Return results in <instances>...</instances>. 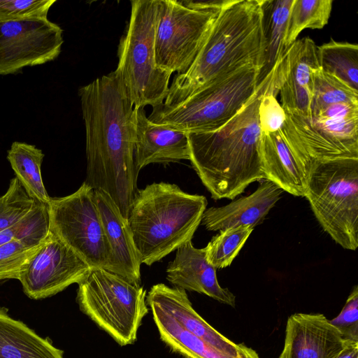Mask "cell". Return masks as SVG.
<instances>
[{
  "mask_svg": "<svg viewBox=\"0 0 358 358\" xmlns=\"http://www.w3.org/2000/svg\"><path fill=\"white\" fill-rule=\"evenodd\" d=\"M44 154L34 145L13 142L8 150L7 159L15 172V178L34 200L48 204V195L41 176V164Z\"/></svg>",
  "mask_w": 358,
  "mask_h": 358,
  "instance_id": "cb8c5ba5",
  "label": "cell"
},
{
  "mask_svg": "<svg viewBox=\"0 0 358 358\" xmlns=\"http://www.w3.org/2000/svg\"><path fill=\"white\" fill-rule=\"evenodd\" d=\"M320 68L317 45L310 37L295 41L278 61L279 92L284 110L311 117L315 70Z\"/></svg>",
  "mask_w": 358,
  "mask_h": 358,
  "instance_id": "4fadbf2b",
  "label": "cell"
},
{
  "mask_svg": "<svg viewBox=\"0 0 358 358\" xmlns=\"http://www.w3.org/2000/svg\"><path fill=\"white\" fill-rule=\"evenodd\" d=\"M283 192L273 182L264 179L251 194L221 207L206 209L201 223L213 231L237 226H250L254 229L263 222Z\"/></svg>",
  "mask_w": 358,
  "mask_h": 358,
  "instance_id": "d6986e66",
  "label": "cell"
},
{
  "mask_svg": "<svg viewBox=\"0 0 358 358\" xmlns=\"http://www.w3.org/2000/svg\"><path fill=\"white\" fill-rule=\"evenodd\" d=\"M264 0H226L190 67L177 74L163 103L176 104L215 80L246 66L263 70Z\"/></svg>",
  "mask_w": 358,
  "mask_h": 358,
  "instance_id": "3957f363",
  "label": "cell"
},
{
  "mask_svg": "<svg viewBox=\"0 0 358 358\" xmlns=\"http://www.w3.org/2000/svg\"><path fill=\"white\" fill-rule=\"evenodd\" d=\"M226 0H159L155 61L159 68L181 74L192 65Z\"/></svg>",
  "mask_w": 358,
  "mask_h": 358,
  "instance_id": "9c48e42d",
  "label": "cell"
},
{
  "mask_svg": "<svg viewBox=\"0 0 358 358\" xmlns=\"http://www.w3.org/2000/svg\"><path fill=\"white\" fill-rule=\"evenodd\" d=\"M166 272L168 281L174 287L203 294L220 303L235 306L236 296L220 285L216 268L207 261L205 248H196L192 241L176 250Z\"/></svg>",
  "mask_w": 358,
  "mask_h": 358,
  "instance_id": "ac0fdd59",
  "label": "cell"
},
{
  "mask_svg": "<svg viewBox=\"0 0 358 358\" xmlns=\"http://www.w3.org/2000/svg\"><path fill=\"white\" fill-rule=\"evenodd\" d=\"M63 43L62 29L47 17L0 21V75L53 61Z\"/></svg>",
  "mask_w": 358,
  "mask_h": 358,
  "instance_id": "8fae6325",
  "label": "cell"
},
{
  "mask_svg": "<svg viewBox=\"0 0 358 358\" xmlns=\"http://www.w3.org/2000/svg\"><path fill=\"white\" fill-rule=\"evenodd\" d=\"M261 156L264 179L296 196H305L306 172L285 141L280 130L262 133Z\"/></svg>",
  "mask_w": 358,
  "mask_h": 358,
  "instance_id": "44dd1931",
  "label": "cell"
},
{
  "mask_svg": "<svg viewBox=\"0 0 358 358\" xmlns=\"http://www.w3.org/2000/svg\"><path fill=\"white\" fill-rule=\"evenodd\" d=\"M86 137L84 182L107 194L127 220L138 190L135 108L114 71L78 90Z\"/></svg>",
  "mask_w": 358,
  "mask_h": 358,
  "instance_id": "6da1fadb",
  "label": "cell"
},
{
  "mask_svg": "<svg viewBox=\"0 0 358 358\" xmlns=\"http://www.w3.org/2000/svg\"><path fill=\"white\" fill-rule=\"evenodd\" d=\"M293 0H264V31L266 43L263 78L285 52L284 40Z\"/></svg>",
  "mask_w": 358,
  "mask_h": 358,
  "instance_id": "d4e9b609",
  "label": "cell"
},
{
  "mask_svg": "<svg viewBox=\"0 0 358 358\" xmlns=\"http://www.w3.org/2000/svg\"><path fill=\"white\" fill-rule=\"evenodd\" d=\"M275 66L257 91L227 123L214 131L187 133L189 161L215 200L234 199L252 182L264 179L259 106Z\"/></svg>",
  "mask_w": 358,
  "mask_h": 358,
  "instance_id": "7a4b0ae2",
  "label": "cell"
},
{
  "mask_svg": "<svg viewBox=\"0 0 358 358\" xmlns=\"http://www.w3.org/2000/svg\"><path fill=\"white\" fill-rule=\"evenodd\" d=\"M305 197L323 230L344 249L358 247V159L314 162Z\"/></svg>",
  "mask_w": 358,
  "mask_h": 358,
  "instance_id": "52a82bcc",
  "label": "cell"
},
{
  "mask_svg": "<svg viewBox=\"0 0 358 358\" xmlns=\"http://www.w3.org/2000/svg\"><path fill=\"white\" fill-rule=\"evenodd\" d=\"M172 315L181 325L218 350L234 358H259L244 344H237L221 334L194 309L186 291L163 283L153 285L146 297Z\"/></svg>",
  "mask_w": 358,
  "mask_h": 358,
  "instance_id": "2e32d148",
  "label": "cell"
},
{
  "mask_svg": "<svg viewBox=\"0 0 358 358\" xmlns=\"http://www.w3.org/2000/svg\"><path fill=\"white\" fill-rule=\"evenodd\" d=\"M55 0H0V21L47 17Z\"/></svg>",
  "mask_w": 358,
  "mask_h": 358,
  "instance_id": "d6a6232c",
  "label": "cell"
},
{
  "mask_svg": "<svg viewBox=\"0 0 358 358\" xmlns=\"http://www.w3.org/2000/svg\"><path fill=\"white\" fill-rule=\"evenodd\" d=\"M96 203L109 243L113 273L136 285L141 284V262L127 220L105 192L94 190Z\"/></svg>",
  "mask_w": 358,
  "mask_h": 358,
  "instance_id": "ffe728a7",
  "label": "cell"
},
{
  "mask_svg": "<svg viewBox=\"0 0 358 358\" xmlns=\"http://www.w3.org/2000/svg\"><path fill=\"white\" fill-rule=\"evenodd\" d=\"M50 232L48 206L35 203L21 220L0 232V245L13 240L26 238L43 241Z\"/></svg>",
  "mask_w": 358,
  "mask_h": 358,
  "instance_id": "f546056e",
  "label": "cell"
},
{
  "mask_svg": "<svg viewBox=\"0 0 358 358\" xmlns=\"http://www.w3.org/2000/svg\"><path fill=\"white\" fill-rule=\"evenodd\" d=\"M253 231L250 226H237L220 231L205 247L207 261L213 267L231 265Z\"/></svg>",
  "mask_w": 358,
  "mask_h": 358,
  "instance_id": "83f0119b",
  "label": "cell"
},
{
  "mask_svg": "<svg viewBox=\"0 0 358 358\" xmlns=\"http://www.w3.org/2000/svg\"><path fill=\"white\" fill-rule=\"evenodd\" d=\"M43 241L26 238L0 245V279L18 280Z\"/></svg>",
  "mask_w": 358,
  "mask_h": 358,
  "instance_id": "4dcf8cb0",
  "label": "cell"
},
{
  "mask_svg": "<svg viewBox=\"0 0 358 358\" xmlns=\"http://www.w3.org/2000/svg\"><path fill=\"white\" fill-rule=\"evenodd\" d=\"M338 103H358V92L320 68L313 76L311 116L324 107Z\"/></svg>",
  "mask_w": 358,
  "mask_h": 358,
  "instance_id": "f1b7e54d",
  "label": "cell"
},
{
  "mask_svg": "<svg viewBox=\"0 0 358 358\" xmlns=\"http://www.w3.org/2000/svg\"><path fill=\"white\" fill-rule=\"evenodd\" d=\"M127 28L117 48L120 76L134 108L162 104L171 74L156 64L155 33L159 0H133Z\"/></svg>",
  "mask_w": 358,
  "mask_h": 358,
  "instance_id": "5b68a950",
  "label": "cell"
},
{
  "mask_svg": "<svg viewBox=\"0 0 358 358\" xmlns=\"http://www.w3.org/2000/svg\"><path fill=\"white\" fill-rule=\"evenodd\" d=\"M331 324L341 334L345 340L358 343V287L355 285L340 314Z\"/></svg>",
  "mask_w": 358,
  "mask_h": 358,
  "instance_id": "836d02e7",
  "label": "cell"
},
{
  "mask_svg": "<svg viewBox=\"0 0 358 358\" xmlns=\"http://www.w3.org/2000/svg\"><path fill=\"white\" fill-rule=\"evenodd\" d=\"M134 162L137 171L150 164L189 160L187 133L150 121L144 108H135Z\"/></svg>",
  "mask_w": 358,
  "mask_h": 358,
  "instance_id": "e0dca14e",
  "label": "cell"
},
{
  "mask_svg": "<svg viewBox=\"0 0 358 358\" xmlns=\"http://www.w3.org/2000/svg\"><path fill=\"white\" fill-rule=\"evenodd\" d=\"M208 201L177 185L153 182L136 191L127 217L141 264L151 266L192 241Z\"/></svg>",
  "mask_w": 358,
  "mask_h": 358,
  "instance_id": "277c9868",
  "label": "cell"
},
{
  "mask_svg": "<svg viewBox=\"0 0 358 358\" xmlns=\"http://www.w3.org/2000/svg\"><path fill=\"white\" fill-rule=\"evenodd\" d=\"M333 0H293L284 40L285 51L305 29H322L328 22Z\"/></svg>",
  "mask_w": 358,
  "mask_h": 358,
  "instance_id": "4316f807",
  "label": "cell"
},
{
  "mask_svg": "<svg viewBox=\"0 0 358 358\" xmlns=\"http://www.w3.org/2000/svg\"><path fill=\"white\" fill-rule=\"evenodd\" d=\"M347 342L324 315L294 313L287 319L279 358H337Z\"/></svg>",
  "mask_w": 358,
  "mask_h": 358,
  "instance_id": "9a60e30c",
  "label": "cell"
},
{
  "mask_svg": "<svg viewBox=\"0 0 358 358\" xmlns=\"http://www.w3.org/2000/svg\"><path fill=\"white\" fill-rule=\"evenodd\" d=\"M337 358H358V343L348 341L344 349Z\"/></svg>",
  "mask_w": 358,
  "mask_h": 358,
  "instance_id": "e575fe53",
  "label": "cell"
},
{
  "mask_svg": "<svg viewBox=\"0 0 358 358\" xmlns=\"http://www.w3.org/2000/svg\"><path fill=\"white\" fill-rule=\"evenodd\" d=\"M1 281H3V280L0 279V282H1Z\"/></svg>",
  "mask_w": 358,
  "mask_h": 358,
  "instance_id": "d590c367",
  "label": "cell"
},
{
  "mask_svg": "<svg viewBox=\"0 0 358 358\" xmlns=\"http://www.w3.org/2000/svg\"><path fill=\"white\" fill-rule=\"evenodd\" d=\"M262 69L246 66L220 77L176 104L152 108V122L187 133L217 129L231 120L257 91Z\"/></svg>",
  "mask_w": 358,
  "mask_h": 358,
  "instance_id": "8992f818",
  "label": "cell"
},
{
  "mask_svg": "<svg viewBox=\"0 0 358 358\" xmlns=\"http://www.w3.org/2000/svg\"><path fill=\"white\" fill-rule=\"evenodd\" d=\"M320 69L358 92V45L331 39L317 46Z\"/></svg>",
  "mask_w": 358,
  "mask_h": 358,
  "instance_id": "484cf974",
  "label": "cell"
},
{
  "mask_svg": "<svg viewBox=\"0 0 358 358\" xmlns=\"http://www.w3.org/2000/svg\"><path fill=\"white\" fill-rule=\"evenodd\" d=\"M0 358H64V351L0 306Z\"/></svg>",
  "mask_w": 358,
  "mask_h": 358,
  "instance_id": "7402d4cb",
  "label": "cell"
},
{
  "mask_svg": "<svg viewBox=\"0 0 358 358\" xmlns=\"http://www.w3.org/2000/svg\"><path fill=\"white\" fill-rule=\"evenodd\" d=\"M50 231L91 268L113 273L111 250L96 203L94 189L83 182L73 193L51 198Z\"/></svg>",
  "mask_w": 358,
  "mask_h": 358,
  "instance_id": "30bf717a",
  "label": "cell"
},
{
  "mask_svg": "<svg viewBox=\"0 0 358 358\" xmlns=\"http://www.w3.org/2000/svg\"><path fill=\"white\" fill-rule=\"evenodd\" d=\"M34 203L17 178L11 179L7 191L0 196V232L21 220Z\"/></svg>",
  "mask_w": 358,
  "mask_h": 358,
  "instance_id": "1f68e13d",
  "label": "cell"
},
{
  "mask_svg": "<svg viewBox=\"0 0 358 358\" xmlns=\"http://www.w3.org/2000/svg\"><path fill=\"white\" fill-rule=\"evenodd\" d=\"M161 340L184 358H234L190 333L172 315L158 305L147 302Z\"/></svg>",
  "mask_w": 358,
  "mask_h": 358,
  "instance_id": "603a6c76",
  "label": "cell"
},
{
  "mask_svg": "<svg viewBox=\"0 0 358 358\" xmlns=\"http://www.w3.org/2000/svg\"><path fill=\"white\" fill-rule=\"evenodd\" d=\"M91 268L50 231L20 275L24 294L32 299L54 296L72 284L78 285Z\"/></svg>",
  "mask_w": 358,
  "mask_h": 358,
  "instance_id": "7c38bea8",
  "label": "cell"
},
{
  "mask_svg": "<svg viewBox=\"0 0 358 358\" xmlns=\"http://www.w3.org/2000/svg\"><path fill=\"white\" fill-rule=\"evenodd\" d=\"M76 301L80 310L121 346L136 341L148 313L143 287L102 268H92L78 284Z\"/></svg>",
  "mask_w": 358,
  "mask_h": 358,
  "instance_id": "ba28073f",
  "label": "cell"
},
{
  "mask_svg": "<svg viewBox=\"0 0 358 358\" xmlns=\"http://www.w3.org/2000/svg\"><path fill=\"white\" fill-rule=\"evenodd\" d=\"M284 110L286 117L281 134L306 172L314 162L358 159V142L335 136L315 125L308 116Z\"/></svg>",
  "mask_w": 358,
  "mask_h": 358,
  "instance_id": "5bb4252c",
  "label": "cell"
}]
</instances>
